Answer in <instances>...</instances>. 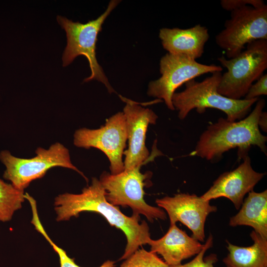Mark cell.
Wrapping results in <instances>:
<instances>
[{
    "instance_id": "7402d4cb",
    "label": "cell",
    "mask_w": 267,
    "mask_h": 267,
    "mask_svg": "<svg viewBox=\"0 0 267 267\" xmlns=\"http://www.w3.org/2000/svg\"><path fill=\"white\" fill-rule=\"evenodd\" d=\"M220 3L223 9L230 12L246 5L260 7L266 4L262 0H221Z\"/></svg>"
},
{
    "instance_id": "9a60e30c",
    "label": "cell",
    "mask_w": 267,
    "mask_h": 267,
    "mask_svg": "<svg viewBox=\"0 0 267 267\" xmlns=\"http://www.w3.org/2000/svg\"><path fill=\"white\" fill-rule=\"evenodd\" d=\"M147 244L150 251L160 255L169 266L181 264L183 260L198 254L204 246L176 223L170 224L168 231L161 238H151Z\"/></svg>"
},
{
    "instance_id": "7c38bea8",
    "label": "cell",
    "mask_w": 267,
    "mask_h": 267,
    "mask_svg": "<svg viewBox=\"0 0 267 267\" xmlns=\"http://www.w3.org/2000/svg\"><path fill=\"white\" fill-rule=\"evenodd\" d=\"M156 203L168 214L170 224L179 222L192 233V237L198 241L205 240V224L208 216L217 210L210 201L196 194L178 193L173 197L157 199Z\"/></svg>"
},
{
    "instance_id": "603a6c76",
    "label": "cell",
    "mask_w": 267,
    "mask_h": 267,
    "mask_svg": "<svg viewBox=\"0 0 267 267\" xmlns=\"http://www.w3.org/2000/svg\"><path fill=\"white\" fill-rule=\"evenodd\" d=\"M267 94V74H263L249 89L244 99L250 100Z\"/></svg>"
},
{
    "instance_id": "9c48e42d",
    "label": "cell",
    "mask_w": 267,
    "mask_h": 267,
    "mask_svg": "<svg viewBox=\"0 0 267 267\" xmlns=\"http://www.w3.org/2000/svg\"><path fill=\"white\" fill-rule=\"evenodd\" d=\"M222 66L207 65L187 57L166 53L161 58V77L149 83L147 94L163 100L167 107L174 110L172 96L176 90L183 84L206 73L222 72Z\"/></svg>"
},
{
    "instance_id": "52a82bcc",
    "label": "cell",
    "mask_w": 267,
    "mask_h": 267,
    "mask_svg": "<svg viewBox=\"0 0 267 267\" xmlns=\"http://www.w3.org/2000/svg\"><path fill=\"white\" fill-rule=\"evenodd\" d=\"M141 167L125 169L116 175L103 172L99 180L106 199L114 206L130 207L133 214L143 215L151 222L156 219L164 220L167 219L165 212L160 207L148 205L144 199L145 180L149 174H142Z\"/></svg>"
},
{
    "instance_id": "2e32d148",
    "label": "cell",
    "mask_w": 267,
    "mask_h": 267,
    "mask_svg": "<svg viewBox=\"0 0 267 267\" xmlns=\"http://www.w3.org/2000/svg\"><path fill=\"white\" fill-rule=\"evenodd\" d=\"M231 226H251L262 237L267 238V190L248 193L238 213L229 219Z\"/></svg>"
},
{
    "instance_id": "44dd1931",
    "label": "cell",
    "mask_w": 267,
    "mask_h": 267,
    "mask_svg": "<svg viewBox=\"0 0 267 267\" xmlns=\"http://www.w3.org/2000/svg\"><path fill=\"white\" fill-rule=\"evenodd\" d=\"M213 242L212 235L210 234L201 251L192 260L184 264L169 266V267H214V264L218 261L216 254H212L204 258L205 252L212 246Z\"/></svg>"
},
{
    "instance_id": "277c9868",
    "label": "cell",
    "mask_w": 267,
    "mask_h": 267,
    "mask_svg": "<svg viewBox=\"0 0 267 267\" xmlns=\"http://www.w3.org/2000/svg\"><path fill=\"white\" fill-rule=\"evenodd\" d=\"M120 1L111 0L107 9L101 15L96 19L89 21L85 24L73 22L61 16H57V20L66 32L67 37V45L62 58L63 66L69 65L77 56L84 55L88 60L91 75L84 81L87 82L96 80L100 82L105 85L109 93L114 92L115 90L96 59V44L102 24Z\"/></svg>"
},
{
    "instance_id": "7a4b0ae2",
    "label": "cell",
    "mask_w": 267,
    "mask_h": 267,
    "mask_svg": "<svg viewBox=\"0 0 267 267\" xmlns=\"http://www.w3.org/2000/svg\"><path fill=\"white\" fill-rule=\"evenodd\" d=\"M256 102L253 110L242 120L232 122L221 117L209 125L190 155L215 162L221 159L224 153L235 148H238V156L242 158L252 145L257 146L267 155V137L261 134L258 126L266 102L260 99Z\"/></svg>"
},
{
    "instance_id": "ba28073f",
    "label": "cell",
    "mask_w": 267,
    "mask_h": 267,
    "mask_svg": "<svg viewBox=\"0 0 267 267\" xmlns=\"http://www.w3.org/2000/svg\"><path fill=\"white\" fill-rule=\"evenodd\" d=\"M267 40V5L254 7L246 5L231 11L224 29L215 37L217 44L226 58H233L254 41Z\"/></svg>"
},
{
    "instance_id": "e0dca14e",
    "label": "cell",
    "mask_w": 267,
    "mask_h": 267,
    "mask_svg": "<svg viewBox=\"0 0 267 267\" xmlns=\"http://www.w3.org/2000/svg\"><path fill=\"white\" fill-rule=\"evenodd\" d=\"M253 244L248 247L233 245L226 240L228 253L223 259L226 267H267V238L253 230Z\"/></svg>"
},
{
    "instance_id": "8992f818",
    "label": "cell",
    "mask_w": 267,
    "mask_h": 267,
    "mask_svg": "<svg viewBox=\"0 0 267 267\" xmlns=\"http://www.w3.org/2000/svg\"><path fill=\"white\" fill-rule=\"evenodd\" d=\"M36 156L30 159L15 157L7 150L0 153V160L6 169L3 178L18 189L24 190L33 180L43 178L50 169L62 167L72 169L88 178L71 162L69 150L56 142L45 149L38 148Z\"/></svg>"
},
{
    "instance_id": "5b68a950",
    "label": "cell",
    "mask_w": 267,
    "mask_h": 267,
    "mask_svg": "<svg viewBox=\"0 0 267 267\" xmlns=\"http://www.w3.org/2000/svg\"><path fill=\"white\" fill-rule=\"evenodd\" d=\"M221 65L227 69L222 74L218 91L232 99L244 97L253 82L267 69V40H260L248 44L241 53L227 59L218 57Z\"/></svg>"
},
{
    "instance_id": "d6986e66",
    "label": "cell",
    "mask_w": 267,
    "mask_h": 267,
    "mask_svg": "<svg viewBox=\"0 0 267 267\" xmlns=\"http://www.w3.org/2000/svg\"><path fill=\"white\" fill-rule=\"evenodd\" d=\"M32 219L31 222L35 226L36 230L42 234L52 246L53 249L58 254L59 259L60 267H81L76 264L74 259L70 258L66 252L61 248L55 244L49 237L43 227L38 213L37 207L36 204L31 205ZM99 267H115V262L111 260L105 261Z\"/></svg>"
},
{
    "instance_id": "ac0fdd59",
    "label": "cell",
    "mask_w": 267,
    "mask_h": 267,
    "mask_svg": "<svg viewBox=\"0 0 267 267\" xmlns=\"http://www.w3.org/2000/svg\"><path fill=\"white\" fill-rule=\"evenodd\" d=\"M25 199L24 190L0 178V221H10L15 212L21 208Z\"/></svg>"
},
{
    "instance_id": "cb8c5ba5",
    "label": "cell",
    "mask_w": 267,
    "mask_h": 267,
    "mask_svg": "<svg viewBox=\"0 0 267 267\" xmlns=\"http://www.w3.org/2000/svg\"><path fill=\"white\" fill-rule=\"evenodd\" d=\"M259 127L265 132L267 131V113L266 112H262L258 122Z\"/></svg>"
},
{
    "instance_id": "4fadbf2b",
    "label": "cell",
    "mask_w": 267,
    "mask_h": 267,
    "mask_svg": "<svg viewBox=\"0 0 267 267\" xmlns=\"http://www.w3.org/2000/svg\"><path fill=\"white\" fill-rule=\"evenodd\" d=\"M242 158L243 161L237 168L221 174L201 197L207 201L225 197L232 202L237 210L239 209L245 195L253 190L265 175L253 170L248 154Z\"/></svg>"
},
{
    "instance_id": "30bf717a",
    "label": "cell",
    "mask_w": 267,
    "mask_h": 267,
    "mask_svg": "<svg viewBox=\"0 0 267 267\" xmlns=\"http://www.w3.org/2000/svg\"><path fill=\"white\" fill-rule=\"evenodd\" d=\"M127 139L125 117L123 112H119L107 119L99 129L76 130L73 142L78 147H93L102 151L109 159L110 173L116 175L125 169L123 156Z\"/></svg>"
},
{
    "instance_id": "ffe728a7",
    "label": "cell",
    "mask_w": 267,
    "mask_h": 267,
    "mask_svg": "<svg viewBox=\"0 0 267 267\" xmlns=\"http://www.w3.org/2000/svg\"><path fill=\"white\" fill-rule=\"evenodd\" d=\"M120 267H169V266L156 254L144 249H138L125 259Z\"/></svg>"
},
{
    "instance_id": "3957f363",
    "label": "cell",
    "mask_w": 267,
    "mask_h": 267,
    "mask_svg": "<svg viewBox=\"0 0 267 267\" xmlns=\"http://www.w3.org/2000/svg\"><path fill=\"white\" fill-rule=\"evenodd\" d=\"M222 75V72H215L201 82L191 80L184 84L183 91L174 93L172 103L178 111L179 119H185L194 109L203 114L209 108L224 112L229 121H239L247 116L259 98L236 100L222 95L218 91Z\"/></svg>"
},
{
    "instance_id": "5bb4252c",
    "label": "cell",
    "mask_w": 267,
    "mask_h": 267,
    "mask_svg": "<svg viewBox=\"0 0 267 267\" xmlns=\"http://www.w3.org/2000/svg\"><path fill=\"white\" fill-rule=\"evenodd\" d=\"M159 37L169 53L196 60L202 56L210 38L208 29L200 24L187 29L162 28Z\"/></svg>"
},
{
    "instance_id": "8fae6325",
    "label": "cell",
    "mask_w": 267,
    "mask_h": 267,
    "mask_svg": "<svg viewBox=\"0 0 267 267\" xmlns=\"http://www.w3.org/2000/svg\"><path fill=\"white\" fill-rule=\"evenodd\" d=\"M124 108L127 133L128 148L124 151L125 169L141 166L162 153L154 145L152 154L145 145L146 134L150 124H155L158 116L152 110L143 108L134 101H126Z\"/></svg>"
},
{
    "instance_id": "6da1fadb",
    "label": "cell",
    "mask_w": 267,
    "mask_h": 267,
    "mask_svg": "<svg viewBox=\"0 0 267 267\" xmlns=\"http://www.w3.org/2000/svg\"><path fill=\"white\" fill-rule=\"evenodd\" d=\"M54 206L57 222L78 217L83 212H93L102 215L111 226L121 230L126 237L127 244L120 260L129 257L151 239L146 222H140L139 215L126 216L118 206L108 202L105 190L96 178H92L91 185L84 188L80 194L65 193L58 195Z\"/></svg>"
}]
</instances>
